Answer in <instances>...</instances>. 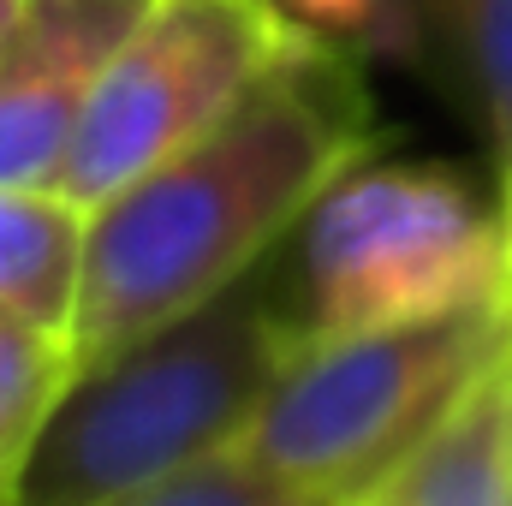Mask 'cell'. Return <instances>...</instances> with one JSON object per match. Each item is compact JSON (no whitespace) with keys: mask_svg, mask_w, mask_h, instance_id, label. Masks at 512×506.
<instances>
[{"mask_svg":"<svg viewBox=\"0 0 512 506\" xmlns=\"http://www.w3.org/2000/svg\"><path fill=\"white\" fill-rule=\"evenodd\" d=\"M280 316L298 340L435 322L501 298L507 227L447 167L358 161L298 221Z\"/></svg>","mask_w":512,"mask_h":506,"instance_id":"cell-4","label":"cell"},{"mask_svg":"<svg viewBox=\"0 0 512 506\" xmlns=\"http://www.w3.org/2000/svg\"><path fill=\"white\" fill-rule=\"evenodd\" d=\"M512 352L507 298L376 334L286 346L262 405L233 441L256 471L328 506H352L399 477L471 381Z\"/></svg>","mask_w":512,"mask_h":506,"instance_id":"cell-3","label":"cell"},{"mask_svg":"<svg viewBox=\"0 0 512 506\" xmlns=\"http://www.w3.org/2000/svg\"><path fill=\"white\" fill-rule=\"evenodd\" d=\"M382 495L387 506H512V352L471 381Z\"/></svg>","mask_w":512,"mask_h":506,"instance_id":"cell-9","label":"cell"},{"mask_svg":"<svg viewBox=\"0 0 512 506\" xmlns=\"http://www.w3.org/2000/svg\"><path fill=\"white\" fill-rule=\"evenodd\" d=\"M72 376H78V358L66 340L0 316V495H6L12 465L24 459V447L36 441L42 417L54 411V399L66 393Z\"/></svg>","mask_w":512,"mask_h":506,"instance_id":"cell-10","label":"cell"},{"mask_svg":"<svg viewBox=\"0 0 512 506\" xmlns=\"http://www.w3.org/2000/svg\"><path fill=\"white\" fill-rule=\"evenodd\" d=\"M370 143L376 126L358 66L340 42H316L268 72L215 131L90 209L72 328L78 370L251 280Z\"/></svg>","mask_w":512,"mask_h":506,"instance_id":"cell-1","label":"cell"},{"mask_svg":"<svg viewBox=\"0 0 512 506\" xmlns=\"http://www.w3.org/2000/svg\"><path fill=\"white\" fill-rule=\"evenodd\" d=\"M90 209L60 185H0V316L72 346Z\"/></svg>","mask_w":512,"mask_h":506,"instance_id":"cell-7","label":"cell"},{"mask_svg":"<svg viewBox=\"0 0 512 506\" xmlns=\"http://www.w3.org/2000/svg\"><path fill=\"white\" fill-rule=\"evenodd\" d=\"M149 0H30L0 54V185H54L78 114Z\"/></svg>","mask_w":512,"mask_h":506,"instance_id":"cell-6","label":"cell"},{"mask_svg":"<svg viewBox=\"0 0 512 506\" xmlns=\"http://www.w3.org/2000/svg\"><path fill=\"white\" fill-rule=\"evenodd\" d=\"M387 48L429 60L512 167V0H387Z\"/></svg>","mask_w":512,"mask_h":506,"instance_id":"cell-8","label":"cell"},{"mask_svg":"<svg viewBox=\"0 0 512 506\" xmlns=\"http://www.w3.org/2000/svg\"><path fill=\"white\" fill-rule=\"evenodd\" d=\"M352 506H387V495L376 489V495H364V501H352Z\"/></svg>","mask_w":512,"mask_h":506,"instance_id":"cell-14","label":"cell"},{"mask_svg":"<svg viewBox=\"0 0 512 506\" xmlns=\"http://www.w3.org/2000/svg\"><path fill=\"white\" fill-rule=\"evenodd\" d=\"M108 506H328V501H316L304 489H286L280 477L256 471L239 447H227L215 459H197V465H185V471H173L149 489H131Z\"/></svg>","mask_w":512,"mask_h":506,"instance_id":"cell-11","label":"cell"},{"mask_svg":"<svg viewBox=\"0 0 512 506\" xmlns=\"http://www.w3.org/2000/svg\"><path fill=\"white\" fill-rule=\"evenodd\" d=\"M316 42L328 36L298 24L280 0H149L102 66L54 185L78 209H102Z\"/></svg>","mask_w":512,"mask_h":506,"instance_id":"cell-5","label":"cell"},{"mask_svg":"<svg viewBox=\"0 0 512 506\" xmlns=\"http://www.w3.org/2000/svg\"><path fill=\"white\" fill-rule=\"evenodd\" d=\"M501 227H507V262H501V298L512 316V167H507V203H501Z\"/></svg>","mask_w":512,"mask_h":506,"instance_id":"cell-12","label":"cell"},{"mask_svg":"<svg viewBox=\"0 0 512 506\" xmlns=\"http://www.w3.org/2000/svg\"><path fill=\"white\" fill-rule=\"evenodd\" d=\"M24 6H30V0H0V54H6V42H12V30L24 24Z\"/></svg>","mask_w":512,"mask_h":506,"instance_id":"cell-13","label":"cell"},{"mask_svg":"<svg viewBox=\"0 0 512 506\" xmlns=\"http://www.w3.org/2000/svg\"><path fill=\"white\" fill-rule=\"evenodd\" d=\"M292 346L280 298L239 280L215 304L84 364L6 477L0 506H108L227 453Z\"/></svg>","mask_w":512,"mask_h":506,"instance_id":"cell-2","label":"cell"}]
</instances>
